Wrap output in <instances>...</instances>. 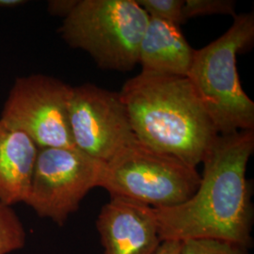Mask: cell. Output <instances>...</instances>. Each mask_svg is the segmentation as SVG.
Listing matches in <instances>:
<instances>
[{"label":"cell","mask_w":254,"mask_h":254,"mask_svg":"<svg viewBox=\"0 0 254 254\" xmlns=\"http://www.w3.org/2000/svg\"><path fill=\"white\" fill-rule=\"evenodd\" d=\"M120 97L137 139L197 168L218 131L187 76L141 73Z\"/></svg>","instance_id":"2"},{"label":"cell","mask_w":254,"mask_h":254,"mask_svg":"<svg viewBox=\"0 0 254 254\" xmlns=\"http://www.w3.org/2000/svg\"><path fill=\"white\" fill-rule=\"evenodd\" d=\"M39 147L26 133L0 119V201L26 202Z\"/></svg>","instance_id":"11"},{"label":"cell","mask_w":254,"mask_h":254,"mask_svg":"<svg viewBox=\"0 0 254 254\" xmlns=\"http://www.w3.org/2000/svg\"><path fill=\"white\" fill-rule=\"evenodd\" d=\"M105 163L73 148H40L26 204L64 225L90 191L100 186Z\"/></svg>","instance_id":"6"},{"label":"cell","mask_w":254,"mask_h":254,"mask_svg":"<svg viewBox=\"0 0 254 254\" xmlns=\"http://www.w3.org/2000/svg\"><path fill=\"white\" fill-rule=\"evenodd\" d=\"M69 123L74 146L104 163L137 140L118 92L90 83L73 87Z\"/></svg>","instance_id":"8"},{"label":"cell","mask_w":254,"mask_h":254,"mask_svg":"<svg viewBox=\"0 0 254 254\" xmlns=\"http://www.w3.org/2000/svg\"><path fill=\"white\" fill-rule=\"evenodd\" d=\"M27 3L25 0H0V8L2 9H13L23 6Z\"/></svg>","instance_id":"18"},{"label":"cell","mask_w":254,"mask_h":254,"mask_svg":"<svg viewBox=\"0 0 254 254\" xmlns=\"http://www.w3.org/2000/svg\"><path fill=\"white\" fill-rule=\"evenodd\" d=\"M73 87L42 73L17 77L0 119L30 136L39 148H73L69 123Z\"/></svg>","instance_id":"7"},{"label":"cell","mask_w":254,"mask_h":254,"mask_svg":"<svg viewBox=\"0 0 254 254\" xmlns=\"http://www.w3.org/2000/svg\"><path fill=\"white\" fill-rule=\"evenodd\" d=\"M149 18L136 0H78L59 32L102 69L127 72L138 64Z\"/></svg>","instance_id":"4"},{"label":"cell","mask_w":254,"mask_h":254,"mask_svg":"<svg viewBox=\"0 0 254 254\" xmlns=\"http://www.w3.org/2000/svg\"><path fill=\"white\" fill-rule=\"evenodd\" d=\"M254 130L218 135L204 154L198 190L181 204L154 208L164 240L210 238L252 245L254 205L246 177Z\"/></svg>","instance_id":"1"},{"label":"cell","mask_w":254,"mask_h":254,"mask_svg":"<svg viewBox=\"0 0 254 254\" xmlns=\"http://www.w3.org/2000/svg\"><path fill=\"white\" fill-rule=\"evenodd\" d=\"M104 254H154L162 242L154 208L111 197L96 221Z\"/></svg>","instance_id":"9"},{"label":"cell","mask_w":254,"mask_h":254,"mask_svg":"<svg viewBox=\"0 0 254 254\" xmlns=\"http://www.w3.org/2000/svg\"><path fill=\"white\" fill-rule=\"evenodd\" d=\"M236 2L234 0H185L183 17L189 19L204 15L225 14L236 16Z\"/></svg>","instance_id":"15"},{"label":"cell","mask_w":254,"mask_h":254,"mask_svg":"<svg viewBox=\"0 0 254 254\" xmlns=\"http://www.w3.org/2000/svg\"><path fill=\"white\" fill-rule=\"evenodd\" d=\"M181 254H250L248 248L224 240L197 238L182 242Z\"/></svg>","instance_id":"13"},{"label":"cell","mask_w":254,"mask_h":254,"mask_svg":"<svg viewBox=\"0 0 254 254\" xmlns=\"http://www.w3.org/2000/svg\"><path fill=\"white\" fill-rule=\"evenodd\" d=\"M181 28L149 18L138 50L142 73L188 76L195 54Z\"/></svg>","instance_id":"10"},{"label":"cell","mask_w":254,"mask_h":254,"mask_svg":"<svg viewBox=\"0 0 254 254\" xmlns=\"http://www.w3.org/2000/svg\"><path fill=\"white\" fill-rule=\"evenodd\" d=\"M182 242L176 240H164L154 254H181Z\"/></svg>","instance_id":"17"},{"label":"cell","mask_w":254,"mask_h":254,"mask_svg":"<svg viewBox=\"0 0 254 254\" xmlns=\"http://www.w3.org/2000/svg\"><path fill=\"white\" fill-rule=\"evenodd\" d=\"M254 43V13L235 16L227 31L201 49L196 50L188 78L218 135L254 130V103L243 90L237 55Z\"/></svg>","instance_id":"3"},{"label":"cell","mask_w":254,"mask_h":254,"mask_svg":"<svg viewBox=\"0 0 254 254\" xmlns=\"http://www.w3.org/2000/svg\"><path fill=\"white\" fill-rule=\"evenodd\" d=\"M26 238L25 227L14 209L0 201V254L23 249Z\"/></svg>","instance_id":"12"},{"label":"cell","mask_w":254,"mask_h":254,"mask_svg":"<svg viewBox=\"0 0 254 254\" xmlns=\"http://www.w3.org/2000/svg\"><path fill=\"white\" fill-rule=\"evenodd\" d=\"M78 0H50L47 4L48 12L51 15L66 18L74 9Z\"/></svg>","instance_id":"16"},{"label":"cell","mask_w":254,"mask_h":254,"mask_svg":"<svg viewBox=\"0 0 254 254\" xmlns=\"http://www.w3.org/2000/svg\"><path fill=\"white\" fill-rule=\"evenodd\" d=\"M151 18L162 20L180 27L185 23L183 8L185 0H136Z\"/></svg>","instance_id":"14"},{"label":"cell","mask_w":254,"mask_h":254,"mask_svg":"<svg viewBox=\"0 0 254 254\" xmlns=\"http://www.w3.org/2000/svg\"><path fill=\"white\" fill-rule=\"evenodd\" d=\"M197 168L138 139L105 163L100 188L111 197L136 200L155 209L189 200L198 190Z\"/></svg>","instance_id":"5"}]
</instances>
